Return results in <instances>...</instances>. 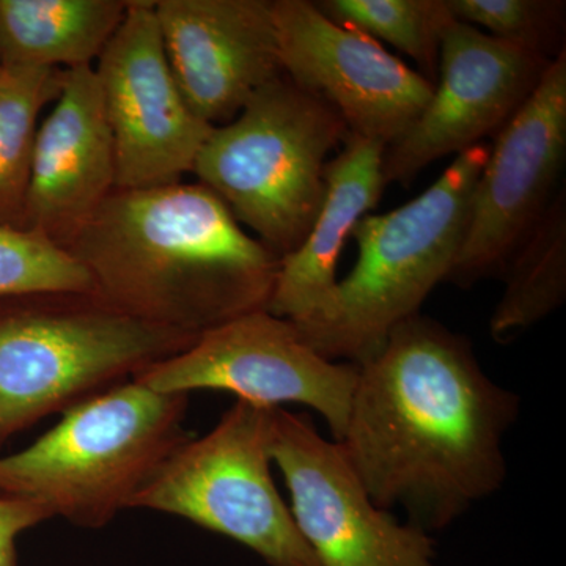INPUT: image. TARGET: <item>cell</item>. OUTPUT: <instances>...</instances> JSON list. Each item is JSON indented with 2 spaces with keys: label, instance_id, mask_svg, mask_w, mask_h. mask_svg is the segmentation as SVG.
I'll list each match as a JSON object with an SVG mask.
<instances>
[{
  "label": "cell",
  "instance_id": "3957f363",
  "mask_svg": "<svg viewBox=\"0 0 566 566\" xmlns=\"http://www.w3.org/2000/svg\"><path fill=\"white\" fill-rule=\"evenodd\" d=\"M488 155L482 144L460 153L415 200L356 223L352 273L315 315L293 323L305 344L334 363L357 365L378 352L398 324L420 314L455 266Z\"/></svg>",
  "mask_w": 566,
  "mask_h": 566
},
{
  "label": "cell",
  "instance_id": "8992f818",
  "mask_svg": "<svg viewBox=\"0 0 566 566\" xmlns=\"http://www.w3.org/2000/svg\"><path fill=\"white\" fill-rule=\"evenodd\" d=\"M196 340L92 296H62L61 303L0 316V444Z\"/></svg>",
  "mask_w": 566,
  "mask_h": 566
},
{
  "label": "cell",
  "instance_id": "277c9868",
  "mask_svg": "<svg viewBox=\"0 0 566 566\" xmlns=\"http://www.w3.org/2000/svg\"><path fill=\"white\" fill-rule=\"evenodd\" d=\"M188 398L132 379L81 401L32 446L0 458V494L74 526H107L191 439Z\"/></svg>",
  "mask_w": 566,
  "mask_h": 566
},
{
  "label": "cell",
  "instance_id": "d6986e66",
  "mask_svg": "<svg viewBox=\"0 0 566 566\" xmlns=\"http://www.w3.org/2000/svg\"><path fill=\"white\" fill-rule=\"evenodd\" d=\"M62 71L0 63V216L24 211L39 115L57 98Z\"/></svg>",
  "mask_w": 566,
  "mask_h": 566
},
{
  "label": "cell",
  "instance_id": "8fae6325",
  "mask_svg": "<svg viewBox=\"0 0 566 566\" xmlns=\"http://www.w3.org/2000/svg\"><path fill=\"white\" fill-rule=\"evenodd\" d=\"M566 151V48L501 128L475 182L468 229L449 282L501 273L549 205Z\"/></svg>",
  "mask_w": 566,
  "mask_h": 566
},
{
  "label": "cell",
  "instance_id": "5bb4252c",
  "mask_svg": "<svg viewBox=\"0 0 566 566\" xmlns=\"http://www.w3.org/2000/svg\"><path fill=\"white\" fill-rule=\"evenodd\" d=\"M155 11L175 80L210 125L282 76L270 0H155Z\"/></svg>",
  "mask_w": 566,
  "mask_h": 566
},
{
  "label": "cell",
  "instance_id": "ba28073f",
  "mask_svg": "<svg viewBox=\"0 0 566 566\" xmlns=\"http://www.w3.org/2000/svg\"><path fill=\"white\" fill-rule=\"evenodd\" d=\"M357 374L356 364L334 363L316 353L289 319L255 311L208 331L133 379L161 394L226 390L266 408L307 406L323 417L338 442Z\"/></svg>",
  "mask_w": 566,
  "mask_h": 566
},
{
  "label": "cell",
  "instance_id": "52a82bcc",
  "mask_svg": "<svg viewBox=\"0 0 566 566\" xmlns=\"http://www.w3.org/2000/svg\"><path fill=\"white\" fill-rule=\"evenodd\" d=\"M273 409L237 400L210 433L186 441L159 468L129 510L185 517L270 566H322L271 474Z\"/></svg>",
  "mask_w": 566,
  "mask_h": 566
},
{
  "label": "cell",
  "instance_id": "30bf717a",
  "mask_svg": "<svg viewBox=\"0 0 566 566\" xmlns=\"http://www.w3.org/2000/svg\"><path fill=\"white\" fill-rule=\"evenodd\" d=\"M270 453L319 565L438 566L428 532L376 505L344 447L323 438L311 417L274 408Z\"/></svg>",
  "mask_w": 566,
  "mask_h": 566
},
{
  "label": "cell",
  "instance_id": "603a6c76",
  "mask_svg": "<svg viewBox=\"0 0 566 566\" xmlns=\"http://www.w3.org/2000/svg\"><path fill=\"white\" fill-rule=\"evenodd\" d=\"M51 520L43 506L0 494V566H17V539L22 532Z\"/></svg>",
  "mask_w": 566,
  "mask_h": 566
},
{
  "label": "cell",
  "instance_id": "9a60e30c",
  "mask_svg": "<svg viewBox=\"0 0 566 566\" xmlns=\"http://www.w3.org/2000/svg\"><path fill=\"white\" fill-rule=\"evenodd\" d=\"M114 191V144L95 70H63L61 92L33 145L25 229L69 248Z\"/></svg>",
  "mask_w": 566,
  "mask_h": 566
},
{
  "label": "cell",
  "instance_id": "ffe728a7",
  "mask_svg": "<svg viewBox=\"0 0 566 566\" xmlns=\"http://www.w3.org/2000/svg\"><path fill=\"white\" fill-rule=\"evenodd\" d=\"M329 20L392 44L433 76L442 36L455 21L447 0H324L315 2Z\"/></svg>",
  "mask_w": 566,
  "mask_h": 566
},
{
  "label": "cell",
  "instance_id": "5b68a950",
  "mask_svg": "<svg viewBox=\"0 0 566 566\" xmlns=\"http://www.w3.org/2000/svg\"><path fill=\"white\" fill-rule=\"evenodd\" d=\"M346 136L329 104L282 74L233 122L214 126L192 174L282 259L311 232L326 193L327 156Z\"/></svg>",
  "mask_w": 566,
  "mask_h": 566
},
{
  "label": "cell",
  "instance_id": "7c38bea8",
  "mask_svg": "<svg viewBox=\"0 0 566 566\" xmlns=\"http://www.w3.org/2000/svg\"><path fill=\"white\" fill-rule=\"evenodd\" d=\"M282 73L345 122L348 134L390 147L433 96V81L406 66L379 41L344 28L315 2L273 0Z\"/></svg>",
  "mask_w": 566,
  "mask_h": 566
},
{
  "label": "cell",
  "instance_id": "2e32d148",
  "mask_svg": "<svg viewBox=\"0 0 566 566\" xmlns=\"http://www.w3.org/2000/svg\"><path fill=\"white\" fill-rule=\"evenodd\" d=\"M345 148L324 170L322 210L300 248L282 256L266 311L303 323L326 304L337 286L342 249L356 223L374 210L386 188L379 142L348 134Z\"/></svg>",
  "mask_w": 566,
  "mask_h": 566
},
{
  "label": "cell",
  "instance_id": "e0dca14e",
  "mask_svg": "<svg viewBox=\"0 0 566 566\" xmlns=\"http://www.w3.org/2000/svg\"><path fill=\"white\" fill-rule=\"evenodd\" d=\"M126 7L123 0H0V63L92 66Z\"/></svg>",
  "mask_w": 566,
  "mask_h": 566
},
{
  "label": "cell",
  "instance_id": "ac0fdd59",
  "mask_svg": "<svg viewBox=\"0 0 566 566\" xmlns=\"http://www.w3.org/2000/svg\"><path fill=\"white\" fill-rule=\"evenodd\" d=\"M506 285L490 319L491 337L506 344L543 322L566 300V193H556L505 271Z\"/></svg>",
  "mask_w": 566,
  "mask_h": 566
},
{
  "label": "cell",
  "instance_id": "7402d4cb",
  "mask_svg": "<svg viewBox=\"0 0 566 566\" xmlns=\"http://www.w3.org/2000/svg\"><path fill=\"white\" fill-rule=\"evenodd\" d=\"M455 21L485 29L513 46L557 57L565 46V2L558 0H447Z\"/></svg>",
  "mask_w": 566,
  "mask_h": 566
},
{
  "label": "cell",
  "instance_id": "44dd1931",
  "mask_svg": "<svg viewBox=\"0 0 566 566\" xmlns=\"http://www.w3.org/2000/svg\"><path fill=\"white\" fill-rule=\"evenodd\" d=\"M92 294L91 275L69 249L33 230L0 222V300Z\"/></svg>",
  "mask_w": 566,
  "mask_h": 566
},
{
  "label": "cell",
  "instance_id": "9c48e42d",
  "mask_svg": "<svg viewBox=\"0 0 566 566\" xmlns=\"http://www.w3.org/2000/svg\"><path fill=\"white\" fill-rule=\"evenodd\" d=\"M96 62L114 144L115 191L180 182L214 126L191 109L175 80L155 0H129Z\"/></svg>",
  "mask_w": 566,
  "mask_h": 566
},
{
  "label": "cell",
  "instance_id": "4fadbf2b",
  "mask_svg": "<svg viewBox=\"0 0 566 566\" xmlns=\"http://www.w3.org/2000/svg\"><path fill=\"white\" fill-rule=\"evenodd\" d=\"M553 59L453 21L442 36L439 82L415 125L386 148L385 180L408 185L431 163L460 155L502 128Z\"/></svg>",
  "mask_w": 566,
  "mask_h": 566
},
{
  "label": "cell",
  "instance_id": "7a4b0ae2",
  "mask_svg": "<svg viewBox=\"0 0 566 566\" xmlns=\"http://www.w3.org/2000/svg\"><path fill=\"white\" fill-rule=\"evenodd\" d=\"M66 249L93 300L192 338L266 311L281 264L200 182L114 191Z\"/></svg>",
  "mask_w": 566,
  "mask_h": 566
},
{
  "label": "cell",
  "instance_id": "6da1fadb",
  "mask_svg": "<svg viewBox=\"0 0 566 566\" xmlns=\"http://www.w3.org/2000/svg\"><path fill=\"white\" fill-rule=\"evenodd\" d=\"M357 368L338 442L376 505L441 531L501 490L521 397L483 371L464 337L417 314Z\"/></svg>",
  "mask_w": 566,
  "mask_h": 566
}]
</instances>
